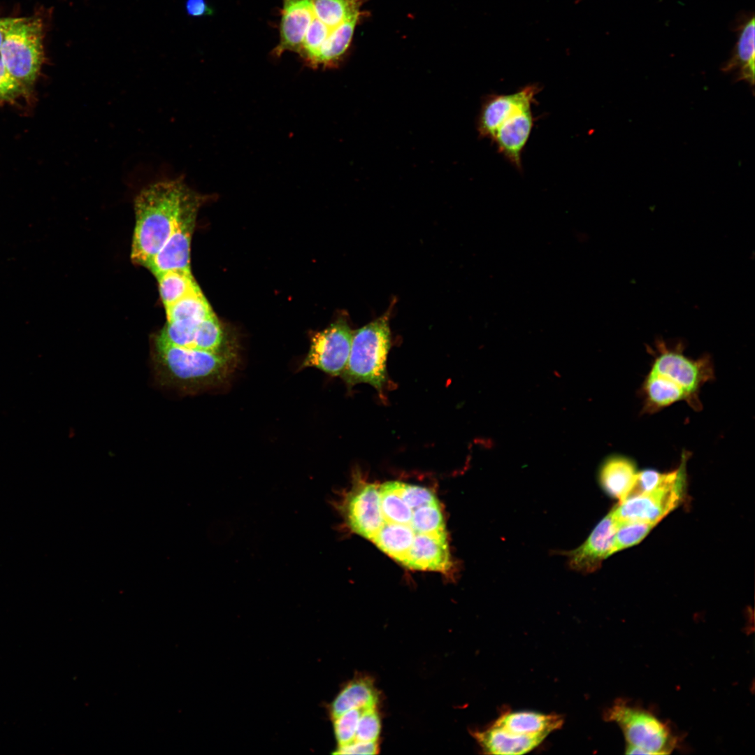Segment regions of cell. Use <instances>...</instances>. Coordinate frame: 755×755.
<instances>
[{
    "instance_id": "6da1fadb",
    "label": "cell",
    "mask_w": 755,
    "mask_h": 755,
    "mask_svg": "<svg viewBox=\"0 0 755 755\" xmlns=\"http://www.w3.org/2000/svg\"><path fill=\"white\" fill-rule=\"evenodd\" d=\"M194 191L178 177L155 182L139 192L134 201L136 225L131 254L134 263L145 266L162 247Z\"/></svg>"
},
{
    "instance_id": "7a4b0ae2",
    "label": "cell",
    "mask_w": 755,
    "mask_h": 755,
    "mask_svg": "<svg viewBox=\"0 0 755 755\" xmlns=\"http://www.w3.org/2000/svg\"><path fill=\"white\" fill-rule=\"evenodd\" d=\"M541 89L533 83L511 94H488L482 101L477 117L480 136L491 141L498 152L519 171L522 152L535 120L532 106Z\"/></svg>"
},
{
    "instance_id": "3957f363",
    "label": "cell",
    "mask_w": 755,
    "mask_h": 755,
    "mask_svg": "<svg viewBox=\"0 0 755 755\" xmlns=\"http://www.w3.org/2000/svg\"><path fill=\"white\" fill-rule=\"evenodd\" d=\"M236 356L171 345L157 336L152 363L158 382L183 392H194L217 385L226 379Z\"/></svg>"
},
{
    "instance_id": "277c9868",
    "label": "cell",
    "mask_w": 755,
    "mask_h": 755,
    "mask_svg": "<svg viewBox=\"0 0 755 755\" xmlns=\"http://www.w3.org/2000/svg\"><path fill=\"white\" fill-rule=\"evenodd\" d=\"M390 347L391 333L385 315L352 332L349 358L340 377L349 387L368 383L381 392L387 381Z\"/></svg>"
},
{
    "instance_id": "5b68a950",
    "label": "cell",
    "mask_w": 755,
    "mask_h": 755,
    "mask_svg": "<svg viewBox=\"0 0 755 755\" xmlns=\"http://www.w3.org/2000/svg\"><path fill=\"white\" fill-rule=\"evenodd\" d=\"M43 26L39 17H13L0 57L8 73L30 93L44 61Z\"/></svg>"
},
{
    "instance_id": "8992f818",
    "label": "cell",
    "mask_w": 755,
    "mask_h": 755,
    "mask_svg": "<svg viewBox=\"0 0 755 755\" xmlns=\"http://www.w3.org/2000/svg\"><path fill=\"white\" fill-rule=\"evenodd\" d=\"M651 350L654 360L650 372L659 375L680 387L686 396V403L695 410L702 405L699 392L702 386L714 378V366L708 354L693 359L684 354L682 343L668 345L663 340L655 342Z\"/></svg>"
},
{
    "instance_id": "52a82bcc",
    "label": "cell",
    "mask_w": 755,
    "mask_h": 755,
    "mask_svg": "<svg viewBox=\"0 0 755 755\" xmlns=\"http://www.w3.org/2000/svg\"><path fill=\"white\" fill-rule=\"evenodd\" d=\"M605 717L621 729L627 754H669L676 746L670 729L647 710L620 700L610 707Z\"/></svg>"
},
{
    "instance_id": "ba28073f",
    "label": "cell",
    "mask_w": 755,
    "mask_h": 755,
    "mask_svg": "<svg viewBox=\"0 0 755 755\" xmlns=\"http://www.w3.org/2000/svg\"><path fill=\"white\" fill-rule=\"evenodd\" d=\"M689 453L684 451L679 466L664 473L660 484L653 490L619 503L611 510L617 522L638 521L658 524L684 498L686 481V461Z\"/></svg>"
},
{
    "instance_id": "9c48e42d",
    "label": "cell",
    "mask_w": 755,
    "mask_h": 755,
    "mask_svg": "<svg viewBox=\"0 0 755 755\" xmlns=\"http://www.w3.org/2000/svg\"><path fill=\"white\" fill-rule=\"evenodd\" d=\"M334 505L352 531L371 540L384 523L379 486L359 480L357 475L352 489Z\"/></svg>"
},
{
    "instance_id": "30bf717a",
    "label": "cell",
    "mask_w": 755,
    "mask_h": 755,
    "mask_svg": "<svg viewBox=\"0 0 755 755\" xmlns=\"http://www.w3.org/2000/svg\"><path fill=\"white\" fill-rule=\"evenodd\" d=\"M204 199V196L194 191L185 203L175 229L162 247L145 265L155 276L171 270L191 272V237L198 209Z\"/></svg>"
},
{
    "instance_id": "8fae6325",
    "label": "cell",
    "mask_w": 755,
    "mask_h": 755,
    "mask_svg": "<svg viewBox=\"0 0 755 755\" xmlns=\"http://www.w3.org/2000/svg\"><path fill=\"white\" fill-rule=\"evenodd\" d=\"M352 331L339 319L312 338L302 368L314 367L333 376L341 375L349 358Z\"/></svg>"
},
{
    "instance_id": "7c38bea8",
    "label": "cell",
    "mask_w": 755,
    "mask_h": 755,
    "mask_svg": "<svg viewBox=\"0 0 755 755\" xmlns=\"http://www.w3.org/2000/svg\"><path fill=\"white\" fill-rule=\"evenodd\" d=\"M616 521L610 511L594 528L586 541L566 553L570 568L584 573L598 569L613 554Z\"/></svg>"
},
{
    "instance_id": "4fadbf2b",
    "label": "cell",
    "mask_w": 755,
    "mask_h": 755,
    "mask_svg": "<svg viewBox=\"0 0 755 755\" xmlns=\"http://www.w3.org/2000/svg\"><path fill=\"white\" fill-rule=\"evenodd\" d=\"M313 17L311 0H282L280 22V41L273 55L286 51L299 53Z\"/></svg>"
},
{
    "instance_id": "5bb4252c",
    "label": "cell",
    "mask_w": 755,
    "mask_h": 755,
    "mask_svg": "<svg viewBox=\"0 0 755 755\" xmlns=\"http://www.w3.org/2000/svg\"><path fill=\"white\" fill-rule=\"evenodd\" d=\"M403 565L414 570L448 573L452 570V562L447 538L415 533Z\"/></svg>"
},
{
    "instance_id": "9a60e30c",
    "label": "cell",
    "mask_w": 755,
    "mask_h": 755,
    "mask_svg": "<svg viewBox=\"0 0 755 755\" xmlns=\"http://www.w3.org/2000/svg\"><path fill=\"white\" fill-rule=\"evenodd\" d=\"M474 735L484 752L494 755L524 754L537 747L546 738L516 734L494 724Z\"/></svg>"
},
{
    "instance_id": "2e32d148",
    "label": "cell",
    "mask_w": 755,
    "mask_h": 755,
    "mask_svg": "<svg viewBox=\"0 0 755 755\" xmlns=\"http://www.w3.org/2000/svg\"><path fill=\"white\" fill-rule=\"evenodd\" d=\"M563 723V718L558 714L517 711L502 714L493 724L519 735L547 737L560 728Z\"/></svg>"
},
{
    "instance_id": "e0dca14e",
    "label": "cell",
    "mask_w": 755,
    "mask_h": 755,
    "mask_svg": "<svg viewBox=\"0 0 755 755\" xmlns=\"http://www.w3.org/2000/svg\"><path fill=\"white\" fill-rule=\"evenodd\" d=\"M638 472L632 459L620 454L612 455L600 468V483L605 492L620 502L629 491Z\"/></svg>"
},
{
    "instance_id": "ac0fdd59",
    "label": "cell",
    "mask_w": 755,
    "mask_h": 755,
    "mask_svg": "<svg viewBox=\"0 0 755 755\" xmlns=\"http://www.w3.org/2000/svg\"><path fill=\"white\" fill-rule=\"evenodd\" d=\"M378 700V693L373 682L368 677L356 678L350 682L331 703V717L333 719L354 708L375 707Z\"/></svg>"
},
{
    "instance_id": "d6986e66",
    "label": "cell",
    "mask_w": 755,
    "mask_h": 755,
    "mask_svg": "<svg viewBox=\"0 0 755 755\" xmlns=\"http://www.w3.org/2000/svg\"><path fill=\"white\" fill-rule=\"evenodd\" d=\"M642 412L652 414L680 401L686 402L684 391L663 377L649 372L641 387Z\"/></svg>"
},
{
    "instance_id": "ffe728a7",
    "label": "cell",
    "mask_w": 755,
    "mask_h": 755,
    "mask_svg": "<svg viewBox=\"0 0 755 755\" xmlns=\"http://www.w3.org/2000/svg\"><path fill=\"white\" fill-rule=\"evenodd\" d=\"M754 17L747 21L740 31L735 53L722 68L724 72L738 70L737 81L743 80L754 92L755 78Z\"/></svg>"
},
{
    "instance_id": "44dd1931",
    "label": "cell",
    "mask_w": 755,
    "mask_h": 755,
    "mask_svg": "<svg viewBox=\"0 0 755 755\" xmlns=\"http://www.w3.org/2000/svg\"><path fill=\"white\" fill-rule=\"evenodd\" d=\"M415 535L409 524L384 522L371 541L383 552L403 564Z\"/></svg>"
},
{
    "instance_id": "7402d4cb",
    "label": "cell",
    "mask_w": 755,
    "mask_h": 755,
    "mask_svg": "<svg viewBox=\"0 0 755 755\" xmlns=\"http://www.w3.org/2000/svg\"><path fill=\"white\" fill-rule=\"evenodd\" d=\"M359 15L347 20L331 31L320 48L316 68L336 66L340 61L350 45Z\"/></svg>"
},
{
    "instance_id": "603a6c76",
    "label": "cell",
    "mask_w": 755,
    "mask_h": 755,
    "mask_svg": "<svg viewBox=\"0 0 755 755\" xmlns=\"http://www.w3.org/2000/svg\"><path fill=\"white\" fill-rule=\"evenodd\" d=\"M380 508L384 522L409 524L412 510L401 495V482H387L379 486Z\"/></svg>"
},
{
    "instance_id": "cb8c5ba5",
    "label": "cell",
    "mask_w": 755,
    "mask_h": 755,
    "mask_svg": "<svg viewBox=\"0 0 755 755\" xmlns=\"http://www.w3.org/2000/svg\"><path fill=\"white\" fill-rule=\"evenodd\" d=\"M160 296L165 308L199 289L191 272L168 271L157 276Z\"/></svg>"
},
{
    "instance_id": "d4e9b609",
    "label": "cell",
    "mask_w": 755,
    "mask_h": 755,
    "mask_svg": "<svg viewBox=\"0 0 755 755\" xmlns=\"http://www.w3.org/2000/svg\"><path fill=\"white\" fill-rule=\"evenodd\" d=\"M314 15L333 29L352 17L360 14L361 0H311Z\"/></svg>"
},
{
    "instance_id": "484cf974",
    "label": "cell",
    "mask_w": 755,
    "mask_h": 755,
    "mask_svg": "<svg viewBox=\"0 0 755 755\" xmlns=\"http://www.w3.org/2000/svg\"><path fill=\"white\" fill-rule=\"evenodd\" d=\"M166 310L167 322L180 319L201 322L213 314L200 289L166 307Z\"/></svg>"
},
{
    "instance_id": "4316f807",
    "label": "cell",
    "mask_w": 755,
    "mask_h": 755,
    "mask_svg": "<svg viewBox=\"0 0 755 755\" xmlns=\"http://www.w3.org/2000/svg\"><path fill=\"white\" fill-rule=\"evenodd\" d=\"M410 526L415 533L447 538L445 525L438 502L424 505L412 510Z\"/></svg>"
},
{
    "instance_id": "83f0119b",
    "label": "cell",
    "mask_w": 755,
    "mask_h": 755,
    "mask_svg": "<svg viewBox=\"0 0 755 755\" xmlns=\"http://www.w3.org/2000/svg\"><path fill=\"white\" fill-rule=\"evenodd\" d=\"M616 523L613 554L639 543L657 524L638 521H616Z\"/></svg>"
},
{
    "instance_id": "f1b7e54d",
    "label": "cell",
    "mask_w": 755,
    "mask_h": 755,
    "mask_svg": "<svg viewBox=\"0 0 755 755\" xmlns=\"http://www.w3.org/2000/svg\"><path fill=\"white\" fill-rule=\"evenodd\" d=\"M364 710L352 709L333 719L334 733L338 746L354 740L358 721Z\"/></svg>"
},
{
    "instance_id": "f546056e",
    "label": "cell",
    "mask_w": 755,
    "mask_h": 755,
    "mask_svg": "<svg viewBox=\"0 0 755 755\" xmlns=\"http://www.w3.org/2000/svg\"><path fill=\"white\" fill-rule=\"evenodd\" d=\"M380 731V720L375 707L368 708L362 712L357 724L355 741H377Z\"/></svg>"
},
{
    "instance_id": "4dcf8cb0",
    "label": "cell",
    "mask_w": 755,
    "mask_h": 755,
    "mask_svg": "<svg viewBox=\"0 0 755 755\" xmlns=\"http://www.w3.org/2000/svg\"><path fill=\"white\" fill-rule=\"evenodd\" d=\"M29 94L30 92L8 73L0 57V103H14L20 97Z\"/></svg>"
},
{
    "instance_id": "1f68e13d",
    "label": "cell",
    "mask_w": 755,
    "mask_h": 755,
    "mask_svg": "<svg viewBox=\"0 0 755 755\" xmlns=\"http://www.w3.org/2000/svg\"><path fill=\"white\" fill-rule=\"evenodd\" d=\"M401 495L410 509L437 503L438 499L429 489L401 482Z\"/></svg>"
},
{
    "instance_id": "d6a6232c",
    "label": "cell",
    "mask_w": 755,
    "mask_h": 755,
    "mask_svg": "<svg viewBox=\"0 0 755 755\" xmlns=\"http://www.w3.org/2000/svg\"><path fill=\"white\" fill-rule=\"evenodd\" d=\"M663 474L664 473H660L653 469L638 471L632 486L623 501L651 491L660 484Z\"/></svg>"
},
{
    "instance_id": "836d02e7",
    "label": "cell",
    "mask_w": 755,
    "mask_h": 755,
    "mask_svg": "<svg viewBox=\"0 0 755 755\" xmlns=\"http://www.w3.org/2000/svg\"><path fill=\"white\" fill-rule=\"evenodd\" d=\"M378 752V746L375 742H359L353 740L347 744L338 746L334 754H375Z\"/></svg>"
},
{
    "instance_id": "e575fe53",
    "label": "cell",
    "mask_w": 755,
    "mask_h": 755,
    "mask_svg": "<svg viewBox=\"0 0 755 755\" xmlns=\"http://www.w3.org/2000/svg\"><path fill=\"white\" fill-rule=\"evenodd\" d=\"M187 13L192 17L211 15L213 9L206 0H187L185 3Z\"/></svg>"
},
{
    "instance_id": "d590c367",
    "label": "cell",
    "mask_w": 755,
    "mask_h": 755,
    "mask_svg": "<svg viewBox=\"0 0 755 755\" xmlns=\"http://www.w3.org/2000/svg\"><path fill=\"white\" fill-rule=\"evenodd\" d=\"M13 20V17L0 18V50L6 31Z\"/></svg>"
}]
</instances>
